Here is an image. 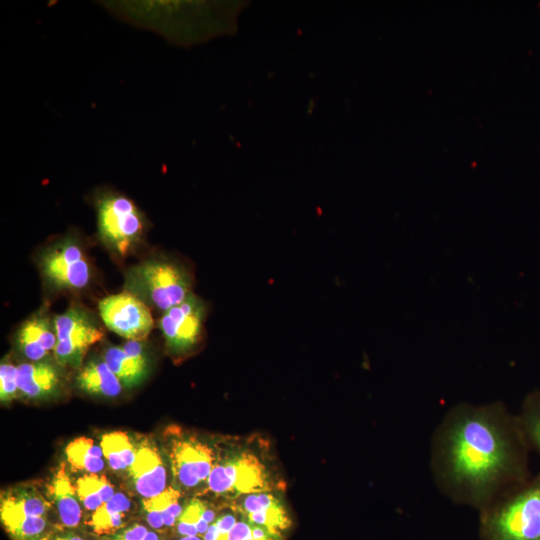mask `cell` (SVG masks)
Returning a JSON list of instances; mask_svg holds the SVG:
<instances>
[{"mask_svg": "<svg viewBox=\"0 0 540 540\" xmlns=\"http://www.w3.org/2000/svg\"><path fill=\"white\" fill-rule=\"evenodd\" d=\"M100 447L113 470L127 469L135 459L136 449L125 432L113 431L104 434Z\"/></svg>", "mask_w": 540, "mask_h": 540, "instance_id": "23", "label": "cell"}, {"mask_svg": "<svg viewBox=\"0 0 540 540\" xmlns=\"http://www.w3.org/2000/svg\"><path fill=\"white\" fill-rule=\"evenodd\" d=\"M49 502L33 490L5 493L0 516L12 540H44Z\"/></svg>", "mask_w": 540, "mask_h": 540, "instance_id": "8", "label": "cell"}, {"mask_svg": "<svg viewBox=\"0 0 540 540\" xmlns=\"http://www.w3.org/2000/svg\"><path fill=\"white\" fill-rule=\"evenodd\" d=\"M239 509L248 522L275 533L282 534L291 525L284 504L269 491L244 496Z\"/></svg>", "mask_w": 540, "mask_h": 540, "instance_id": "15", "label": "cell"}, {"mask_svg": "<svg viewBox=\"0 0 540 540\" xmlns=\"http://www.w3.org/2000/svg\"><path fill=\"white\" fill-rule=\"evenodd\" d=\"M54 323L57 336L54 356L61 366L80 367L90 346L104 335L94 316L77 304L55 316Z\"/></svg>", "mask_w": 540, "mask_h": 540, "instance_id": "6", "label": "cell"}, {"mask_svg": "<svg viewBox=\"0 0 540 540\" xmlns=\"http://www.w3.org/2000/svg\"><path fill=\"white\" fill-rule=\"evenodd\" d=\"M169 456L174 479L186 489L207 482L216 464L212 448L194 437L175 438Z\"/></svg>", "mask_w": 540, "mask_h": 540, "instance_id": "11", "label": "cell"}, {"mask_svg": "<svg viewBox=\"0 0 540 540\" xmlns=\"http://www.w3.org/2000/svg\"><path fill=\"white\" fill-rule=\"evenodd\" d=\"M76 384L82 391L101 397H116L122 383L103 359L86 363L76 377Z\"/></svg>", "mask_w": 540, "mask_h": 540, "instance_id": "17", "label": "cell"}, {"mask_svg": "<svg viewBox=\"0 0 540 540\" xmlns=\"http://www.w3.org/2000/svg\"><path fill=\"white\" fill-rule=\"evenodd\" d=\"M480 513L483 540H540V471Z\"/></svg>", "mask_w": 540, "mask_h": 540, "instance_id": "2", "label": "cell"}, {"mask_svg": "<svg viewBox=\"0 0 540 540\" xmlns=\"http://www.w3.org/2000/svg\"><path fill=\"white\" fill-rule=\"evenodd\" d=\"M57 343L54 319L44 310L28 318L19 328L16 344L18 350L33 362L42 361Z\"/></svg>", "mask_w": 540, "mask_h": 540, "instance_id": "13", "label": "cell"}, {"mask_svg": "<svg viewBox=\"0 0 540 540\" xmlns=\"http://www.w3.org/2000/svg\"><path fill=\"white\" fill-rule=\"evenodd\" d=\"M189 266L172 258L145 260L126 272L125 291L145 304L166 312L193 293Z\"/></svg>", "mask_w": 540, "mask_h": 540, "instance_id": "3", "label": "cell"}, {"mask_svg": "<svg viewBox=\"0 0 540 540\" xmlns=\"http://www.w3.org/2000/svg\"><path fill=\"white\" fill-rule=\"evenodd\" d=\"M115 540H162L158 534L153 531H148L141 524H134L115 536Z\"/></svg>", "mask_w": 540, "mask_h": 540, "instance_id": "29", "label": "cell"}, {"mask_svg": "<svg viewBox=\"0 0 540 540\" xmlns=\"http://www.w3.org/2000/svg\"><path fill=\"white\" fill-rule=\"evenodd\" d=\"M207 314V303L194 292L163 313L159 327L171 355L181 357L196 350L204 337Z\"/></svg>", "mask_w": 540, "mask_h": 540, "instance_id": "7", "label": "cell"}, {"mask_svg": "<svg viewBox=\"0 0 540 540\" xmlns=\"http://www.w3.org/2000/svg\"><path fill=\"white\" fill-rule=\"evenodd\" d=\"M130 509V500L123 493H116L114 496L93 511L89 520V525L97 534H110L118 530L122 524L125 514Z\"/></svg>", "mask_w": 540, "mask_h": 540, "instance_id": "20", "label": "cell"}, {"mask_svg": "<svg viewBox=\"0 0 540 540\" xmlns=\"http://www.w3.org/2000/svg\"><path fill=\"white\" fill-rule=\"evenodd\" d=\"M208 489L217 495L237 497L272 489L269 471L249 451H239L216 463L208 480Z\"/></svg>", "mask_w": 540, "mask_h": 540, "instance_id": "5", "label": "cell"}, {"mask_svg": "<svg viewBox=\"0 0 540 540\" xmlns=\"http://www.w3.org/2000/svg\"><path fill=\"white\" fill-rule=\"evenodd\" d=\"M516 417L529 449L540 457V389L527 394Z\"/></svg>", "mask_w": 540, "mask_h": 540, "instance_id": "22", "label": "cell"}, {"mask_svg": "<svg viewBox=\"0 0 540 540\" xmlns=\"http://www.w3.org/2000/svg\"><path fill=\"white\" fill-rule=\"evenodd\" d=\"M19 391L28 398L42 399L52 396L60 387L58 369L50 362L37 361L17 366Z\"/></svg>", "mask_w": 540, "mask_h": 540, "instance_id": "16", "label": "cell"}, {"mask_svg": "<svg viewBox=\"0 0 540 540\" xmlns=\"http://www.w3.org/2000/svg\"><path fill=\"white\" fill-rule=\"evenodd\" d=\"M236 523L237 519L234 514H222L209 526L203 540H228L229 534Z\"/></svg>", "mask_w": 540, "mask_h": 540, "instance_id": "28", "label": "cell"}, {"mask_svg": "<svg viewBox=\"0 0 540 540\" xmlns=\"http://www.w3.org/2000/svg\"><path fill=\"white\" fill-rule=\"evenodd\" d=\"M207 505L200 499L189 500L177 520V530L183 536H204L210 524L203 515Z\"/></svg>", "mask_w": 540, "mask_h": 540, "instance_id": "25", "label": "cell"}, {"mask_svg": "<svg viewBox=\"0 0 540 540\" xmlns=\"http://www.w3.org/2000/svg\"><path fill=\"white\" fill-rule=\"evenodd\" d=\"M103 360L127 388L139 385L149 372L148 354L142 340H128L120 346L106 348Z\"/></svg>", "mask_w": 540, "mask_h": 540, "instance_id": "12", "label": "cell"}, {"mask_svg": "<svg viewBox=\"0 0 540 540\" xmlns=\"http://www.w3.org/2000/svg\"><path fill=\"white\" fill-rule=\"evenodd\" d=\"M17 366L3 362L0 366V398L2 402L11 401L19 391L17 383Z\"/></svg>", "mask_w": 540, "mask_h": 540, "instance_id": "27", "label": "cell"}, {"mask_svg": "<svg viewBox=\"0 0 540 540\" xmlns=\"http://www.w3.org/2000/svg\"><path fill=\"white\" fill-rule=\"evenodd\" d=\"M204 519L211 525L216 519H215V511L207 508L203 515Z\"/></svg>", "mask_w": 540, "mask_h": 540, "instance_id": "30", "label": "cell"}, {"mask_svg": "<svg viewBox=\"0 0 540 540\" xmlns=\"http://www.w3.org/2000/svg\"><path fill=\"white\" fill-rule=\"evenodd\" d=\"M98 308L106 327L128 340H144L154 327L148 305L127 291L105 297Z\"/></svg>", "mask_w": 540, "mask_h": 540, "instance_id": "10", "label": "cell"}, {"mask_svg": "<svg viewBox=\"0 0 540 540\" xmlns=\"http://www.w3.org/2000/svg\"><path fill=\"white\" fill-rule=\"evenodd\" d=\"M128 470L135 490L143 498L157 496L166 489V469L155 447L144 444L137 448Z\"/></svg>", "mask_w": 540, "mask_h": 540, "instance_id": "14", "label": "cell"}, {"mask_svg": "<svg viewBox=\"0 0 540 540\" xmlns=\"http://www.w3.org/2000/svg\"><path fill=\"white\" fill-rule=\"evenodd\" d=\"M180 492L172 487L166 488L159 495L143 498V509L146 519L153 529H161L163 525L172 527L182 512L179 503Z\"/></svg>", "mask_w": 540, "mask_h": 540, "instance_id": "19", "label": "cell"}, {"mask_svg": "<svg viewBox=\"0 0 540 540\" xmlns=\"http://www.w3.org/2000/svg\"><path fill=\"white\" fill-rule=\"evenodd\" d=\"M49 489L61 523L70 528L78 526L82 514L80 500L63 465L53 476Z\"/></svg>", "mask_w": 540, "mask_h": 540, "instance_id": "18", "label": "cell"}, {"mask_svg": "<svg viewBox=\"0 0 540 540\" xmlns=\"http://www.w3.org/2000/svg\"><path fill=\"white\" fill-rule=\"evenodd\" d=\"M99 238L114 253L124 256L141 240L147 220L126 195L110 188L98 189L93 196Z\"/></svg>", "mask_w": 540, "mask_h": 540, "instance_id": "4", "label": "cell"}, {"mask_svg": "<svg viewBox=\"0 0 540 540\" xmlns=\"http://www.w3.org/2000/svg\"><path fill=\"white\" fill-rule=\"evenodd\" d=\"M53 540H84V539L79 537L78 535L68 533V534H65V535L58 536Z\"/></svg>", "mask_w": 540, "mask_h": 540, "instance_id": "31", "label": "cell"}, {"mask_svg": "<svg viewBox=\"0 0 540 540\" xmlns=\"http://www.w3.org/2000/svg\"><path fill=\"white\" fill-rule=\"evenodd\" d=\"M529 450L516 414L502 402H462L434 430L431 473L444 496L480 511L531 477Z\"/></svg>", "mask_w": 540, "mask_h": 540, "instance_id": "1", "label": "cell"}, {"mask_svg": "<svg viewBox=\"0 0 540 540\" xmlns=\"http://www.w3.org/2000/svg\"><path fill=\"white\" fill-rule=\"evenodd\" d=\"M80 502L90 511H95L114 496L113 485L105 476L96 473L85 474L76 482Z\"/></svg>", "mask_w": 540, "mask_h": 540, "instance_id": "24", "label": "cell"}, {"mask_svg": "<svg viewBox=\"0 0 540 540\" xmlns=\"http://www.w3.org/2000/svg\"><path fill=\"white\" fill-rule=\"evenodd\" d=\"M40 268L47 283L58 290L85 288L91 279V266L75 238L66 237L43 251Z\"/></svg>", "mask_w": 540, "mask_h": 540, "instance_id": "9", "label": "cell"}, {"mask_svg": "<svg viewBox=\"0 0 540 540\" xmlns=\"http://www.w3.org/2000/svg\"><path fill=\"white\" fill-rule=\"evenodd\" d=\"M228 540H283V535L252 524L243 518L237 521L229 534Z\"/></svg>", "mask_w": 540, "mask_h": 540, "instance_id": "26", "label": "cell"}, {"mask_svg": "<svg viewBox=\"0 0 540 540\" xmlns=\"http://www.w3.org/2000/svg\"><path fill=\"white\" fill-rule=\"evenodd\" d=\"M179 540H201L198 536H184Z\"/></svg>", "mask_w": 540, "mask_h": 540, "instance_id": "32", "label": "cell"}, {"mask_svg": "<svg viewBox=\"0 0 540 540\" xmlns=\"http://www.w3.org/2000/svg\"><path fill=\"white\" fill-rule=\"evenodd\" d=\"M65 454L73 470L97 473L104 468L102 449L90 438L79 437L71 441L66 446Z\"/></svg>", "mask_w": 540, "mask_h": 540, "instance_id": "21", "label": "cell"}]
</instances>
